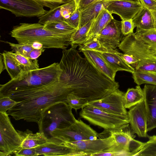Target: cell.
<instances>
[{
    "label": "cell",
    "instance_id": "1",
    "mask_svg": "<svg viewBox=\"0 0 156 156\" xmlns=\"http://www.w3.org/2000/svg\"><path fill=\"white\" fill-rule=\"evenodd\" d=\"M71 46L63 50L59 63L62 70L59 80L72 93L88 102L103 98L119 88V83L101 73Z\"/></svg>",
    "mask_w": 156,
    "mask_h": 156
},
{
    "label": "cell",
    "instance_id": "2",
    "mask_svg": "<svg viewBox=\"0 0 156 156\" xmlns=\"http://www.w3.org/2000/svg\"><path fill=\"white\" fill-rule=\"evenodd\" d=\"M73 34L56 33L44 28L39 23H20L14 26L11 31V36L19 43L31 44L37 42L43 44L44 48L66 49L71 45Z\"/></svg>",
    "mask_w": 156,
    "mask_h": 156
},
{
    "label": "cell",
    "instance_id": "3",
    "mask_svg": "<svg viewBox=\"0 0 156 156\" xmlns=\"http://www.w3.org/2000/svg\"><path fill=\"white\" fill-rule=\"evenodd\" d=\"M62 70L58 63L37 69L23 71L16 78L0 85V98L16 91L30 90L47 85L59 79Z\"/></svg>",
    "mask_w": 156,
    "mask_h": 156
},
{
    "label": "cell",
    "instance_id": "4",
    "mask_svg": "<svg viewBox=\"0 0 156 156\" xmlns=\"http://www.w3.org/2000/svg\"><path fill=\"white\" fill-rule=\"evenodd\" d=\"M72 108L65 102H60L48 108L44 112L40 125L39 132H43L48 138L56 129L70 126L76 119L72 112Z\"/></svg>",
    "mask_w": 156,
    "mask_h": 156
},
{
    "label": "cell",
    "instance_id": "5",
    "mask_svg": "<svg viewBox=\"0 0 156 156\" xmlns=\"http://www.w3.org/2000/svg\"><path fill=\"white\" fill-rule=\"evenodd\" d=\"M118 47L124 54L132 55L138 60L135 70L156 71V51L138 39L134 33L125 36Z\"/></svg>",
    "mask_w": 156,
    "mask_h": 156
},
{
    "label": "cell",
    "instance_id": "6",
    "mask_svg": "<svg viewBox=\"0 0 156 156\" xmlns=\"http://www.w3.org/2000/svg\"><path fill=\"white\" fill-rule=\"evenodd\" d=\"M80 118L90 124L110 130L129 123L128 115H120L108 113L97 108L86 105L79 113Z\"/></svg>",
    "mask_w": 156,
    "mask_h": 156
},
{
    "label": "cell",
    "instance_id": "7",
    "mask_svg": "<svg viewBox=\"0 0 156 156\" xmlns=\"http://www.w3.org/2000/svg\"><path fill=\"white\" fill-rule=\"evenodd\" d=\"M7 112H0V156L11 155L21 147L20 136Z\"/></svg>",
    "mask_w": 156,
    "mask_h": 156
},
{
    "label": "cell",
    "instance_id": "8",
    "mask_svg": "<svg viewBox=\"0 0 156 156\" xmlns=\"http://www.w3.org/2000/svg\"><path fill=\"white\" fill-rule=\"evenodd\" d=\"M51 137H55L62 142H72L95 140L97 139L98 133L90 126L78 119L69 127L55 130L51 133Z\"/></svg>",
    "mask_w": 156,
    "mask_h": 156
},
{
    "label": "cell",
    "instance_id": "9",
    "mask_svg": "<svg viewBox=\"0 0 156 156\" xmlns=\"http://www.w3.org/2000/svg\"><path fill=\"white\" fill-rule=\"evenodd\" d=\"M33 0H0V8L11 12L16 17H40L48 11Z\"/></svg>",
    "mask_w": 156,
    "mask_h": 156
},
{
    "label": "cell",
    "instance_id": "10",
    "mask_svg": "<svg viewBox=\"0 0 156 156\" xmlns=\"http://www.w3.org/2000/svg\"><path fill=\"white\" fill-rule=\"evenodd\" d=\"M112 135L115 144L121 149L128 153L129 156H135L141 149L144 142L136 140L135 133L129 123L117 128L105 130Z\"/></svg>",
    "mask_w": 156,
    "mask_h": 156
},
{
    "label": "cell",
    "instance_id": "11",
    "mask_svg": "<svg viewBox=\"0 0 156 156\" xmlns=\"http://www.w3.org/2000/svg\"><path fill=\"white\" fill-rule=\"evenodd\" d=\"M63 143L73 150L72 156H89L108 149L115 144L114 140L111 135L105 138Z\"/></svg>",
    "mask_w": 156,
    "mask_h": 156
},
{
    "label": "cell",
    "instance_id": "12",
    "mask_svg": "<svg viewBox=\"0 0 156 156\" xmlns=\"http://www.w3.org/2000/svg\"><path fill=\"white\" fill-rule=\"evenodd\" d=\"M124 94L118 88L103 98L88 102L86 105L94 107L112 114L128 115V111L124 105Z\"/></svg>",
    "mask_w": 156,
    "mask_h": 156
},
{
    "label": "cell",
    "instance_id": "13",
    "mask_svg": "<svg viewBox=\"0 0 156 156\" xmlns=\"http://www.w3.org/2000/svg\"><path fill=\"white\" fill-rule=\"evenodd\" d=\"M124 36L121 30V21L113 19L101 31L97 38L102 46L115 49L119 47Z\"/></svg>",
    "mask_w": 156,
    "mask_h": 156
},
{
    "label": "cell",
    "instance_id": "14",
    "mask_svg": "<svg viewBox=\"0 0 156 156\" xmlns=\"http://www.w3.org/2000/svg\"><path fill=\"white\" fill-rule=\"evenodd\" d=\"M142 7L138 1L122 0L105 2V8L111 14L119 15L122 20L132 19Z\"/></svg>",
    "mask_w": 156,
    "mask_h": 156
},
{
    "label": "cell",
    "instance_id": "15",
    "mask_svg": "<svg viewBox=\"0 0 156 156\" xmlns=\"http://www.w3.org/2000/svg\"><path fill=\"white\" fill-rule=\"evenodd\" d=\"M130 127L135 134L141 137H148L147 117L144 101L128 111Z\"/></svg>",
    "mask_w": 156,
    "mask_h": 156
},
{
    "label": "cell",
    "instance_id": "16",
    "mask_svg": "<svg viewBox=\"0 0 156 156\" xmlns=\"http://www.w3.org/2000/svg\"><path fill=\"white\" fill-rule=\"evenodd\" d=\"M36 156H72L73 150L56 138L51 137L46 142L35 147Z\"/></svg>",
    "mask_w": 156,
    "mask_h": 156
},
{
    "label": "cell",
    "instance_id": "17",
    "mask_svg": "<svg viewBox=\"0 0 156 156\" xmlns=\"http://www.w3.org/2000/svg\"><path fill=\"white\" fill-rule=\"evenodd\" d=\"M99 55L110 67L117 72L125 71L133 73L135 69L127 63L119 55L117 49L108 48L101 46L97 50Z\"/></svg>",
    "mask_w": 156,
    "mask_h": 156
},
{
    "label": "cell",
    "instance_id": "18",
    "mask_svg": "<svg viewBox=\"0 0 156 156\" xmlns=\"http://www.w3.org/2000/svg\"><path fill=\"white\" fill-rule=\"evenodd\" d=\"M143 89L148 132L156 128V86L145 84Z\"/></svg>",
    "mask_w": 156,
    "mask_h": 156
},
{
    "label": "cell",
    "instance_id": "19",
    "mask_svg": "<svg viewBox=\"0 0 156 156\" xmlns=\"http://www.w3.org/2000/svg\"><path fill=\"white\" fill-rule=\"evenodd\" d=\"M81 52L85 58L99 72L112 80L115 81L116 72L110 67L97 51L83 50Z\"/></svg>",
    "mask_w": 156,
    "mask_h": 156
},
{
    "label": "cell",
    "instance_id": "20",
    "mask_svg": "<svg viewBox=\"0 0 156 156\" xmlns=\"http://www.w3.org/2000/svg\"><path fill=\"white\" fill-rule=\"evenodd\" d=\"M113 19L112 14L105 7L103 8L94 20L88 32L86 42L97 38L101 31Z\"/></svg>",
    "mask_w": 156,
    "mask_h": 156
},
{
    "label": "cell",
    "instance_id": "21",
    "mask_svg": "<svg viewBox=\"0 0 156 156\" xmlns=\"http://www.w3.org/2000/svg\"><path fill=\"white\" fill-rule=\"evenodd\" d=\"M17 131L22 139L21 147L35 148L45 143L48 139L43 132L34 133L28 129L24 131Z\"/></svg>",
    "mask_w": 156,
    "mask_h": 156
},
{
    "label": "cell",
    "instance_id": "22",
    "mask_svg": "<svg viewBox=\"0 0 156 156\" xmlns=\"http://www.w3.org/2000/svg\"><path fill=\"white\" fill-rule=\"evenodd\" d=\"M136 29H148L155 28V24L152 13L149 9L143 7L132 19Z\"/></svg>",
    "mask_w": 156,
    "mask_h": 156
},
{
    "label": "cell",
    "instance_id": "23",
    "mask_svg": "<svg viewBox=\"0 0 156 156\" xmlns=\"http://www.w3.org/2000/svg\"><path fill=\"white\" fill-rule=\"evenodd\" d=\"M105 7V2H94L80 10L79 27L96 18L100 11Z\"/></svg>",
    "mask_w": 156,
    "mask_h": 156
},
{
    "label": "cell",
    "instance_id": "24",
    "mask_svg": "<svg viewBox=\"0 0 156 156\" xmlns=\"http://www.w3.org/2000/svg\"><path fill=\"white\" fill-rule=\"evenodd\" d=\"M4 52L19 66L23 71H31L39 68L38 60L37 59H32L12 51H5Z\"/></svg>",
    "mask_w": 156,
    "mask_h": 156
},
{
    "label": "cell",
    "instance_id": "25",
    "mask_svg": "<svg viewBox=\"0 0 156 156\" xmlns=\"http://www.w3.org/2000/svg\"><path fill=\"white\" fill-rule=\"evenodd\" d=\"M144 101L143 89L139 85L136 86L135 88H129L124 94V105L126 109H129Z\"/></svg>",
    "mask_w": 156,
    "mask_h": 156
},
{
    "label": "cell",
    "instance_id": "26",
    "mask_svg": "<svg viewBox=\"0 0 156 156\" xmlns=\"http://www.w3.org/2000/svg\"><path fill=\"white\" fill-rule=\"evenodd\" d=\"M132 74L134 82L137 85L146 83L156 86V71L135 70Z\"/></svg>",
    "mask_w": 156,
    "mask_h": 156
},
{
    "label": "cell",
    "instance_id": "27",
    "mask_svg": "<svg viewBox=\"0 0 156 156\" xmlns=\"http://www.w3.org/2000/svg\"><path fill=\"white\" fill-rule=\"evenodd\" d=\"M44 25L45 29L61 34H73L77 30L65 20L50 22Z\"/></svg>",
    "mask_w": 156,
    "mask_h": 156
},
{
    "label": "cell",
    "instance_id": "28",
    "mask_svg": "<svg viewBox=\"0 0 156 156\" xmlns=\"http://www.w3.org/2000/svg\"><path fill=\"white\" fill-rule=\"evenodd\" d=\"M134 34L138 39L150 46L156 51V29H136Z\"/></svg>",
    "mask_w": 156,
    "mask_h": 156
},
{
    "label": "cell",
    "instance_id": "29",
    "mask_svg": "<svg viewBox=\"0 0 156 156\" xmlns=\"http://www.w3.org/2000/svg\"><path fill=\"white\" fill-rule=\"evenodd\" d=\"M94 19L80 27L73 34L71 37V46L77 47L86 42L88 32Z\"/></svg>",
    "mask_w": 156,
    "mask_h": 156
},
{
    "label": "cell",
    "instance_id": "30",
    "mask_svg": "<svg viewBox=\"0 0 156 156\" xmlns=\"http://www.w3.org/2000/svg\"><path fill=\"white\" fill-rule=\"evenodd\" d=\"M1 54L3 58L5 69L8 73L11 79L16 78L23 71L22 69L4 52Z\"/></svg>",
    "mask_w": 156,
    "mask_h": 156
},
{
    "label": "cell",
    "instance_id": "31",
    "mask_svg": "<svg viewBox=\"0 0 156 156\" xmlns=\"http://www.w3.org/2000/svg\"><path fill=\"white\" fill-rule=\"evenodd\" d=\"M61 5L50 10L44 15L39 18L38 22L44 25L47 23L58 21H64L65 19L61 15L60 9Z\"/></svg>",
    "mask_w": 156,
    "mask_h": 156
},
{
    "label": "cell",
    "instance_id": "32",
    "mask_svg": "<svg viewBox=\"0 0 156 156\" xmlns=\"http://www.w3.org/2000/svg\"><path fill=\"white\" fill-rule=\"evenodd\" d=\"M141 149L135 156H156V135L149 136Z\"/></svg>",
    "mask_w": 156,
    "mask_h": 156
},
{
    "label": "cell",
    "instance_id": "33",
    "mask_svg": "<svg viewBox=\"0 0 156 156\" xmlns=\"http://www.w3.org/2000/svg\"><path fill=\"white\" fill-rule=\"evenodd\" d=\"M88 102V101L85 99L70 93L68 95L66 102L73 109L77 111L85 106Z\"/></svg>",
    "mask_w": 156,
    "mask_h": 156
},
{
    "label": "cell",
    "instance_id": "34",
    "mask_svg": "<svg viewBox=\"0 0 156 156\" xmlns=\"http://www.w3.org/2000/svg\"><path fill=\"white\" fill-rule=\"evenodd\" d=\"M5 42L10 46L12 51L19 53L27 57L30 52L34 49L31 44H15L9 41Z\"/></svg>",
    "mask_w": 156,
    "mask_h": 156
},
{
    "label": "cell",
    "instance_id": "35",
    "mask_svg": "<svg viewBox=\"0 0 156 156\" xmlns=\"http://www.w3.org/2000/svg\"><path fill=\"white\" fill-rule=\"evenodd\" d=\"M129 156V154L119 148L115 144L110 148L102 151L92 154L91 156Z\"/></svg>",
    "mask_w": 156,
    "mask_h": 156
},
{
    "label": "cell",
    "instance_id": "36",
    "mask_svg": "<svg viewBox=\"0 0 156 156\" xmlns=\"http://www.w3.org/2000/svg\"><path fill=\"white\" fill-rule=\"evenodd\" d=\"M74 0L61 5L60 13L65 19H68L77 8Z\"/></svg>",
    "mask_w": 156,
    "mask_h": 156
},
{
    "label": "cell",
    "instance_id": "37",
    "mask_svg": "<svg viewBox=\"0 0 156 156\" xmlns=\"http://www.w3.org/2000/svg\"><path fill=\"white\" fill-rule=\"evenodd\" d=\"M18 103L8 96L0 97V112H7Z\"/></svg>",
    "mask_w": 156,
    "mask_h": 156
},
{
    "label": "cell",
    "instance_id": "38",
    "mask_svg": "<svg viewBox=\"0 0 156 156\" xmlns=\"http://www.w3.org/2000/svg\"><path fill=\"white\" fill-rule=\"evenodd\" d=\"M79 46V49L80 52L83 50L96 51L101 47L98 38H94Z\"/></svg>",
    "mask_w": 156,
    "mask_h": 156
},
{
    "label": "cell",
    "instance_id": "39",
    "mask_svg": "<svg viewBox=\"0 0 156 156\" xmlns=\"http://www.w3.org/2000/svg\"><path fill=\"white\" fill-rule=\"evenodd\" d=\"M37 2L44 7L50 9L70 2L72 0H33Z\"/></svg>",
    "mask_w": 156,
    "mask_h": 156
},
{
    "label": "cell",
    "instance_id": "40",
    "mask_svg": "<svg viewBox=\"0 0 156 156\" xmlns=\"http://www.w3.org/2000/svg\"><path fill=\"white\" fill-rule=\"evenodd\" d=\"M80 11L77 8L70 17L65 20L75 28L77 29L80 27Z\"/></svg>",
    "mask_w": 156,
    "mask_h": 156
},
{
    "label": "cell",
    "instance_id": "41",
    "mask_svg": "<svg viewBox=\"0 0 156 156\" xmlns=\"http://www.w3.org/2000/svg\"><path fill=\"white\" fill-rule=\"evenodd\" d=\"M135 27L132 19L122 20L121 30L124 36L133 33V30Z\"/></svg>",
    "mask_w": 156,
    "mask_h": 156
},
{
    "label": "cell",
    "instance_id": "42",
    "mask_svg": "<svg viewBox=\"0 0 156 156\" xmlns=\"http://www.w3.org/2000/svg\"><path fill=\"white\" fill-rule=\"evenodd\" d=\"M13 154L17 156H36L35 148H25L20 147Z\"/></svg>",
    "mask_w": 156,
    "mask_h": 156
},
{
    "label": "cell",
    "instance_id": "43",
    "mask_svg": "<svg viewBox=\"0 0 156 156\" xmlns=\"http://www.w3.org/2000/svg\"><path fill=\"white\" fill-rule=\"evenodd\" d=\"M119 54L128 64L130 65L135 69L138 63V61L133 55L124 53L123 54L120 52H119Z\"/></svg>",
    "mask_w": 156,
    "mask_h": 156
},
{
    "label": "cell",
    "instance_id": "44",
    "mask_svg": "<svg viewBox=\"0 0 156 156\" xmlns=\"http://www.w3.org/2000/svg\"><path fill=\"white\" fill-rule=\"evenodd\" d=\"M143 7L146 8L150 10L156 9V1L155 0H138Z\"/></svg>",
    "mask_w": 156,
    "mask_h": 156
},
{
    "label": "cell",
    "instance_id": "45",
    "mask_svg": "<svg viewBox=\"0 0 156 156\" xmlns=\"http://www.w3.org/2000/svg\"><path fill=\"white\" fill-rule=\"evenodd\" d=\"M44 49H33L29 53L28 57L32 59H37L44 52Z\"/></svg>",
    "mask_w": 156,
    "mask_h": 156
},
{
    "label": "cell",
    "instance_id": "46",
    "mask_svg": "<svg viewBox=\"0 0 156 156\" xmlns=\"http://www.w3.org/2000/svg\"><path fill=\"white\" fill-rule=\"evenodd\" d=\"M97 0H80L79 9L83 8L92 3L95 2Z\"/></svg>",
    "mask_w": 156,
    "mask_h": 156
},
{
    "label": "cell",
    "instance_id": "47",
    "mask_svg": "<svg viewBox=\"0 0 156 156\" xmlns=\"http://www.w3.org/2000/svg\"><path fill=\"white\" fill-rule=\"evenodd\" d=\"M31 44L32 47L34 49H40L42 48H45L43 44L38 42H34L32 43Z\"/></svg>",
    "mask_w": 156,
    "mask_h": 156
},
{
    "label": "cell",
    "instance_id": "48",
    "mask_svg": "<svg viewBox=\"0 0 156 156\" xmlns=\"http://www.w3.org/2000/svg\"><path fill=\"white\" fill-rule=\"evenodd\" d=\"M0 74L5 69V65L3 59L2 55L0 54Z\"/></svg>",
    "mask_w": 156,
    "mask_h": 156
},
{
    "label": "cell",
    "instance_id": "49",
    "mask_svg": "<svg viewBox=\"0 0 156 156\" xmlns=\"http://www.w3.org/2000/svg\"><path fill=\"white\" fill-rule=\"evenodd\" d=\"M151 12L154 17L155 24V29H156V9L153 11H151Z\"/></svg>",
    "mask_w": 156,
    "mask_h": 156
},
{
    "label": "cell",
    "instance_id": "50",
    "mask_svg": "<svg viewBox=\"0 0 156 156\" xmlns=\"http://www.w3.org/2000/svg\"><path fill=\"white\" fill-rule=\"evenodd\" d=\"M77 8L79 9L80 0H74Z\"/></svg>",
    "mask_w": 156,
    "mask_h": 156
},
{
    "label": "cell",
    "instance_id": "51",
    "mask_svg": "<svg viewBox=\"0 0 156 156\" xmlns=\"http://www.w3.org/2000/svg\"><path fill=\"white\" fill-rule=\"evenodd\" d=\"M116 0H97L95 2H100V1L105 2V1H116ZM137 0L138 1V0Z\"/></svg>",
    "mask_w": 156,
    "mask_h": 156
},
{
    "label": "cell",
    "instance_id": "52",
    "mask_svg": "<svg viewBox=\"0 0 156 156\" xmlns=\"http://www.w3.org/2000/svg\"></svg>",
    "mask_w": 156,
    "mask_h": 156
}]
</instances>
